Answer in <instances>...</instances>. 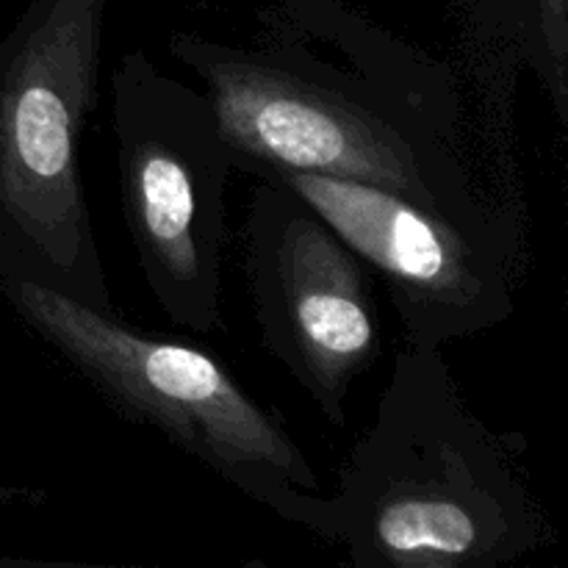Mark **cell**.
I'll list each match as a JSON object with an SVG mask.
<instances>
[{
	"label": "cell",
	"mask_w": 568,
	"mask_h": 568,
	"mask_svg": "<svg viewBox=\"0 0 568 568\" xmlns=\"http://www.w3.org/2000/svg\"><path fill=\"white\" fill-rule=\"evenodd\" d=\"M170 53L203 81L236 172L344 178L469 225L519 216L471 178L455 72L344 0H270L253 42L175 33Z\"/></svg>",
	"instance_id": "6da1fadb"
},
{
	"label": "cell",
	"mask_w": 568,
	"mask_h": 568,
	"mask_svg": "<svg viewBox=\"0 0 568 568\" xmlns=\"http://www.w3.org/2000/svg\"><path fill=\"white\" fill-rule=\"evenodd\" d=\"M358 568H494L538 552L549 519L442 349L405 347L331 491Z\"/></svg>",
	"instance_id": "7a4b0ae2"
},
{
	"label": "cell",
	"mask_w": 568,
	"mask_h": 568,
	"mask_svg": "<svg viewBox=\"0 0 568 568\" xmlns=\"http://www.w3.org/2000/svg\"><path fill=\"white\" fill-rule=\"evenodd\" d=\"M0 294L122 419L153 427L250 503L336 544L331 491L305 449L214 353L139 331L28 277L0 272Z\"/></svg>",
	"instance_id": "3957f363"
},
{
	"label": "cell",
	"mask_w": 568,
	"mask_h": 568,
	"mask_svg": "<svg viewBox=\"0 0 568 568\" xmlns=\"http://www.w3.org/2000/svg\"><path fill=\"white\" fill-rule=\"evenodd\" d=\"M109 0H31L0 42V272L114 311L81 181Z\"/></svg>",
	"instance_id": "277c9868"
},
{
	"label": "cell",
	"mask_w": 568,
	"mask_h": 568,
	"mask_svg": "<svg viewBox=\"0 0 568 568\" xmlns=\"http://www.w3.org/2000/svg\"><path fill=\"white\" fill-rule=\"evenodd\" d=\"M111 125L144 283L172 325L222 331L225 194L236 159L209 92L131 50L111 72Z\"/></svg>",
	"instance_id": "5b68a950"
},
{
	"label": "cell",
	"mask_w": 568,
	"mask_h": 568,
	"mask_svg": "<svg viewBox=\"0 0 568 568\" xmlns=\"http://www.w3.org/2000/svg\"><path fill=\"white\" fill-rule=\"evenodd\" d=\"M244 272L264 347L322 419L344 430L353 386L381 358L372 266L297 192L258 178L244 222Z\"/></svg>",
	"instance_id": "8992f818"
},
{
	"label": "cell",
	"mask_w": 568,
	"mask_h": 568,
	"mask_svg": "<svg viewBox=\"0 0 568 568\" xmlns=\"http://www.w3.org/2000/svg\"><path fill=\"white\" fill-rule=\"evenodd\" d=\"M314 205L392 288L405 347L442 349L505 325L516 311L521 220L469 225L383 189L333 175L264 170Z\"/></svg>",
	"instance_id": "52a82bcc"
},
{
	"label": "cell",
	"mask_w": 568,
	"mask_h": 568,
	"mask_svg": "<svg viewBox=\"0 0 568 568\" xmlns=\"http://www.w3.org/2000/svg\"><path fill=\"white\" fill-rule=\"evenodd\" d=\"M525 59L547 89L560 125H568V0H525L521 6Z\"/></svg>",
	"instance_id": "ba28073f"
},
{
	"label": "cell",
	"mask_w": 568,
	"mask_h": 568,
	"mask_svg": "<svg viewBox=\"0 0 568 568\" xmlns=\"http://www.w3.org/2000/svg\"><path fill=\"white\" fill-rule=\"evenodd\" d=\"M48 494L26 486H0V505H42Z\"/></svg>",
	"instance_id": "9c48e42d"
},
{
	"label": "cell",
	"mask_w": 568,
	"mask_h": 568,
	"mask_svg": "<svg viewBox=\"0 0 568 568\" xmlns=\"http://www.w3.org/2000/svg\"><path fill=\"white\" fill-rule=\"evenodd\" d=\"M33 566H53L42 564V560H22V558H0V568H33Z\"/></svg>",
	"instance_id": "30bf717a"
}]
</instances>
